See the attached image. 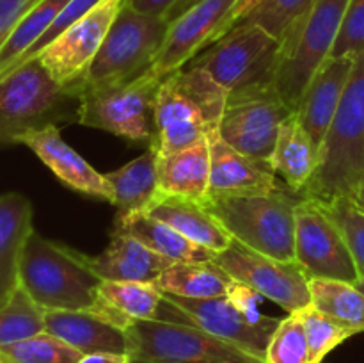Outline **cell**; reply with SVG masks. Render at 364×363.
<instances>
[{
  "label": "cell",
  "mask_w": 364,
  "mask_h": 363,
  "mask_svg": "<svg viewBox=\"0 0 364 363\" xmlns=\"http://www.w3.org/2000/svg\"><path fill=\"white\" fill-rule=\"evenodd\" d=\"M127 0H100L85 16L60 32L34 59L59 85L75 88L102 48Z\"/></svg>",
  "instance_id": "obj_14"
},
{
  "label": "cell",
  "mask_w": 364,
  "mask_h": 363,
  "mask_svg": "<svg viewBox=\"0 0 364 363\" xmlns=\"http://www.w3.org/2000/svg\"><path fill=\"white\" fill-rule=\"evenodd\" d=\"M233 278L213 260L210 262H174L155 281L164 294L187 299L224 298L230 292Z\"/></svg>",
  "instance_id": "obj_29"
},
{
  "label": "cell",
  "mask_w": 364,
  "mask_h": 363,
  "mask_svg": "<svg viewBox=\"0 0 364 363\" xmlns=\"http://www.w3.org/2000/svg\"><path fill=\"white\" fill-rule=\"evenodd\" d=\"M21 144L32 149L68 189L110 203V187L105 174L98 173L77 149L64 141L57 125L28 132L21 139Z\"/></svg>",
  "instance_id": "obj_18"
},
{
  "label": "cell",
  "mask_w": 364,
  "mask_h": 363,
  "mask_svg": "<svg viewBox=\"0 0 364 363\" xmlns=\"http://www.w3.org/2000/svg\"><path fill=\"white\" fill-rule=\"evenodd\" d=\"M352 285H354L355 288H359V290H361L363 294H364V276H359L358 280H355L354 283H352Z\"/></svg>",
  "instance_id": "obj_47"
},
{
  "label": "cell",
  "mask_w": 364,
  "mask_h": 363,
  "mask_svg": "<svg viewBox=\"0 0 364 363\" xmlns=\"http://www.w3.org/2000/svg\"><path fill=\"white\" fill-rule=\"evenodd\" d=\"M89 263L102 280L155 283L174 262L130 235L112 231L109 246L100 255L89 256Z\"/></svg>",
  "instance_id": "obj_21"
},
{
  "label": "cell",
  "mask_w": 364,
  "mask_h": 363,
  "mask_svg": "<svg viewBox=\"0 0 364 363\" xmlns=\"http://www.w3.org/2000/svg\"><path fill=\"white\" fill-rule=\"evenodd\" d=\"M297 315L301 317L302 326H304L311 363H322V359L333 349L343 344L347 338L359 333L354 327L347 326V324L340 322L334 317L327 315L326 312L316 308L313 302L306 306V308H302L301 312H297Z\"/></svg>",
  "instance_id": "obj_33"
},
{
  "label": "cell",
  "mask_w": 364,
  "mask_h": 363,
  "mask_svg": "<svg viewBox=\"0 0 364 363\" xmlns=\"http://www.w3.org/2000/svg\"><path fill=\"white\" fill-rule=\"evenodd\" d=\"M281 41L252 23H238L191 60L228 93L274 84Z\"/></svg>",
  "instance_id": "obj_10"
},
{
  "label": "cell",
  "mask_w": 364,
  "mask_h": 363,
  "mask_svg": "<svg viewBox=\"0 0 364 363\" xmlns=\"http://www.w3.org/2000/svg\"><path fill=\"white\" fill-rule=\"evenodd\" d=\"M32 226V205L20 192L0 196V308L20 288V256Z\"/></svg>",
  "instance_id": "obj_22"
},
{
  "label": "cell",
  "mask_w": 364,
  "mask_h": 363,
  "mask_svg": "<svg viewBox=\"0 0 364 363\" xmlns=\"http://www.w3.org/2000/svg\"><path fill=\"white\" fill-rule=\"evenodd\" d=\"M178 310L183 322L201 327L206 333L237 345L242 351L265 362L267 347L281 319L269 315H249L238 308L228 295L210 299H187L164 294Z\"/></svg>",
  "instance_id": "obj_15"
},
{
  "label": "cell",
  "mask_w": 364,
  "mask_h": 363,
  "mask_svg": "<svg viewBox=\"0 0 364 363\" xmlns=\"http://www.w3.org/2000/svg\"><path fill=\"white\" fill-rule=\"evenodd\" d=\"M36 2L38 0H0V50L6 45L18 21Z\"/></svg>",
  "instance_id": "obj_40"
},
{
  "label": "cell",
  "mask_w": 364,
  "mask_h": 363,
  "mask_svg": "<svg viewBox=\"0 0 364 363\" xmlns=\"http://www.w3.org/2000/svg\"><path fill=\"white\" fill-rule=\"evenodd\" d=\"M70 0H38L23 14L0 50V78L43 38Z\"/></svg>",
  "instance_id": "obj_30"
},
{
  "label": "cell",
  "mask_w": 364,
  "mask_h": 363,
  "mask_svg": "<svg viewBox=\"0 0 364 363\" xmlns=\"http://www.w3.org/2000/svg\"><path fill=\"white\" fill-rule=\"evenodd\" d=\"M77 363H130L128 354H112V352H98V354H85Z\"/></svg>",
  "instance_id": "obj_44"
},
{
  "label": "cell",
  "mask_w": 364,
  "mask_h": 363,
  "mask_svg": "<svg viewBox=\"0 0 364 363\" xmlns=\"http://www.w3.org/2000/svg\"><path fill=\"white\" fill-rule=\"evenodd\" d=\"M102 281L87 255L41 237L36 230L28 233L20 256V287L39 308L95 312Z\"/></svg>",
  "instance_id": "obj_2"
},
{
  "label": "cell",
  "mask_w": 364,
  "mask_h": 363,
  "mask_svg": "<svg viewBox=\"0 0 364 363\" xmlns=\"http://www.w3.org/2000/svg\"><path fill=\"white\" fill-rule=\"evenodd\" d=\"M146 214L169 224L174 230L203 246L210 251L220 253L231 244V235L220 226L219 221L205 209V205L194 199L169 196L160 192Z\"/></svg>",
  "instance_id": "obj_24"
},
{
  "label": "cell",
  "mask_w": 364,
  "mask_h": 363,
  "mask_svg": "<svg viewBox=\"0 0 364 363\" xmlns=\"http://www.w3.org/2000/svg\"><path fill=\"white\" fill-rule=\"evenodd\" d=\"M210 184V141L173 153H159V187L162 194L203 203Z\"/></svg>",
  "instance_id": "obj_25"
},
{
  "label": "cell",
  "mask_w": 364,
  "mask_h": 363,
  "mask_svg": "<svg viewBox=\"0 0 364 363\" xmlns=\"http://www.w3.org/2000/svg\"><path fill=\"white\" fill-rule=\"evenodd\" d=\"M354 64L355 57H329L313 75L295 110L302 128L318 148H322L323 139L336 116Z\"/></svg>",
  "instance_id": "obj_19"
},
{
  "label": "cell",
  "mask_w": 364,
  "mask_h": 363,
  "mask_svg": "<svg viewBox=\"0 0 364 363\" xmlns=\"http://www.w3.org/2000/svg\"><path fill=\"white\" fill-rule=\"evenodd\" d=\"M290 187L263 196L206 198L205 209L231 238L277 260H295V206Z\"/></svg>",
  "instance_id": "obj_5"
},
{
  "label": "cell",
  "mask_w": 364,
  "mask_h": 363,
  "mask_svg": "<svg viewBox=\"0 0 364 363\" xmlns=\"http://www.w3.org/2000/svg\"><path fill=\"white\" fill-rule=\"evenodd\" d=\"M347 198H350L352 203H354L359 210H363L364 212V177L361 178V182L355 185V189L347 196Z\"/></svg>",
  "instance_id": "obj_46"
},
{
  "label": "cell",
  "mask_w": 364,
  "mask_h": 363,
  "mask_svg": "<svg viewBox=\"0 0 364 363\" xmlns=\"http://www.w3.org/2000/svg\"><path fill=\"white\" fill-rule=\"evenodd\" d=\"M348 2L316 0L281 38L274 88L294 112L313 75L331 57Z\"/></svg>",
  "instance_id": "obj_6"
},
{
  "label": "cell",
  "mask_w": 364,
  "mask_h": 363,
  "mask_svg": "<svg viewBox=\"0 0 364 363\" xmlns=\"http://www.w3.org/2000/svg\"><path fill=\"white\" fill-rule=\"evenodd\" d=\"M78 93L59 85L38 59L0 78V149L21 144L28 132L77 121Z\"/></svg>",
  "instance_id": "obj_4"
},
{
  "label": "cell",
  "mask_w": 364,
  "mask_h": 363,
  "mask_svg": "<svg viewBox=\"0 0 364 363\" xmlns=\"http://www.w3.org/2000/svg\"><path fill=\"white\" fill-rule=\"evenodd\" d=\"M176 2L178 0H128V4H130L134 9L162 18L166 16L167 11H169Z\"/></svg>",
  "instance_id": "obj_42"
},
{
  "label": "cell",
  "mask_w": 364,
  "mask_h": 363,
  "mask_svg": "<svg viewBox=\"0 0 364 363\" xmlns=\"http://www.w3.org/2000/svg\"><path fill=\"white\" fill-rule=\"evenodd\" d=\"M105 178L110 187V203L116 209L114 221L146 212L160 194L159 152L148 148V152L119 169L105 173Z\"/></svg>",
  "instance_id": "obj_23"
},
{
  "label": "cell",
  "mask_w": 364,
  "mask_h": 363,
  "mask_svg": "<svg viewBox=\"0 0 364 363\" xmlns=\"http://www.w3.org/2000/svg\"><path fill=\"white\" fill-rule=\"evenodd\" d=\"M160 82L148 70L135 80L84 89L78 95L77 121L84 127L155 148V109Z\"/></svg>",
  "instance_id": "obj_8"
},
{
  "label": "cell",
  "mask_w": 364,
  "mask_h": 363,
  "mask_svg": "<svg viewBox=\"0 0 364 363\" xmlns=\"http://www.w3.org/2000/svg\"><path fill=\"white\" fill-rule=\"evenodd\" d=\"M228 93L212 75L187 64L167 75L156 93V142L164 153L180 152L219 134Z\"/></svg>",
  "instance_id": "obj_1"
},
{
  "label": "cell",
  "mask_w": 364,
  "mask_h": 363,
  "mask_svg": "<svg viewBox=\"0 0 364 363\" xmlns=\"http://www.w3.org/2000/svg\"><path fill=\"white\" fill-rule=\"evenodd\" d=\"M98 2H100V0H70V2L64 6V9L59 13V16H57L55 20H53V23L50 25L48 31L43 34V38L39 39V41L36 43V45L32 46V48L28 50V52L25 53L23 57H21V59L18 60V63L14 64V66L11 68L7 73H11L13 70L20 68L21 64H25V63H28V60L34 59V57L38 56V53L41 52V50L45 48L46 45H48V43H52L53 39H55L57 36L60 34V32L66 31V28L70 27V25H73L75 21L80 20L82 16H85V14H87L89 11H91L92 7H95ZM6 75H4V77H6Z\"/></svg>",
  "instance_id": "obj_39"
},
{
  "label": "cell",
  "mask_w": 364,
  "mask_h": 363,
  "mask_svg": "<svg viewBox=\"0 0 364 363\" xmlns=\"http://www.w3.org/2000/svg\"><path fill=\"white\" fill-rule=\"evenodd\" d=\"M167 31L166 18L141 13L127 0L91 66L71 89L80 95L89 88L139 78L155 64Z\"/></svg>",
  "instance_id": "obj_7"
},
{
  "label": "cell",
  "mask_w": 364,
  "mask_h": 363,
  "mask_svg": "<svg viewBox=\"0 0 364 363\" xmlns=\"http://www.w3.org/2000/svg\"><path fill=\"white\" fill-rule=\"evenodd\" d=\"M45 331L80 354H128L127 330L91 310L45 312Z\"/></svg>",
  "instance_id": "obj_20"
},
{
  "label": "cell",
  "mask_w": 364,
  "mask_h": 363,
  "mask_svg": "<svg viewBox=\"0 0 364 363\" xmlns=\"http://www.w3.org/2000/svg\"><path fill=\"white\" fill-rule=\"evenodd\" d=\"M82 356L46 331L0 347V363H77Z\"/></svg>",
  "instance_id": "obj_34"
},
{
  "label": "cell",
  "mask_w": 364,
  "mask_h": 363,
  "mask_svg": "<svg viewBox=\"0 0 364 363\" xmlns=\"http://www.w3.org/2000/svg\"><path fill=\"white\" fill-rule=\"evenodd\" d=\"M164 302V292L155 283L103 280L95 312L127 330L134 320L160 319Z\"/></svg>",
  "instance_id": "obj_26"
},
{
  "label": "cell",
  "mask_w": 364,
  "mask_h": 363,
  "mask_svg": "<svg viewBox=\"0 0 364 363\" xmlns=\"http://www.w3.org/2000/svg\"><path fill=\"white\" fill-rule=\"evenodd\" d=\"M295 260L311 278L354 283L359 278L340 226L315 199H299L295 206Z\"/></svg>",
  "instance_id": "obj_13"
},
{
  "label": "cell",
  "mask_w": 364,
  "mask_h": 363,
  "mask_svg": "<svg viewBox=\"0 0 364 363\" xmlns=\"http://www.w3.org/2000/svg\"><path fill=\"white\" fill-rule=\"evenodd\" d=\"M112 231H121V233L137 238L149 249L173 260V262H210L217 255L215 251L194 244L173 226L155 219L146 212L134 214L127 219L114 221Z\"/></svg>",
  "instance_id": "obj_28"
},
{
  "label": "cell",
  "mask_w": 364,
  "mask_h": 363,
  "mask_svg": "<svg viewBox=\"0 0 364 363\" xmlns=\"http://www.w3.org/2000/svg\"><path fill=\"white\" fill-rule=\"evenodd\" d=\"M364 53V0H350L341 18L331 57H355Z\"/></svg>",
  "instance_id": "obj_38"
},
{
  "label": "cell",
  "mask_w": 364,
  "mask_h": 363,
  "mask_svg": "<svg viewBox=\"0 0 364 363\" xmlns=\"http://www.w3.org/2000/svg\"><path fill=\"white\" fill-rule=\"evenodd\" d=\"M265 363H311L308 338L297 313L281 319L267 347Z\"/></svg>",
  "instance_id": "obj_36"
},
{
  "label": "cell",
  "mask_w": 364,
  "mask_h": 363,
  "mask_svg": "<svg viewBox=\"0 0 364 363\" xmlns=\"http://www.w3.org/2000/svg\"><path fill=\"white\" fill-rule=\"evenodd\" d=\"M45 331V310L39 308L23 288H18L0 308V347Z\"/></svg>",
  "instance_id": "obj_32"
},
{
  "label": "cell",
  "mask_w": 364,
  "mask_h": 363,
  "mask_svg": "<svg viewBox=\"0 0 364 363\" xmlns=\"http://www.w3.org/2000/svg\"><path fill=\"white\" fill-rule=\"evenodd\" d=\"M259 2H262V0H238V2L235 4L233 11H231V14H230V20H228V23H226V34L235 27V25L238 23V21L244 20V18L247 16V14L251 13V11L255 9Z\"/></svg>",
  "instance_id": "obj_43"
},
{
  "label": "cell",
  "mask_w": 364,
  "mask_h": 363,
  "mask_svg": "<svg viewBox=\"0 0 364 363\" xmlns=\"http://www.w3.org/2000/svg\"><path fill=\"white\" fill-rule=\"evenodd\" d=\"M322 206L333 217L334 223L340 226L355 267H358L359 276H364V212L359 210L347 196L322 203Z\"/></svg>",
  "instance_id": "obj_37"
},
{
  "label": "cell",
  "mask_w": 364,
  "mask_h": 363,
  "mask_svg": "<svg viewBox=\"0 0 364 363\" xmlns=\"http://www.w3.org/2000/svg\"><path fill=\"white\" fill-rule=\"evenodd\" d=\"M309 290H311V301L316 308L363 333L364 294L359 288L347 281L311 278Z\"/></svg>",
  "instance_id": "obj_31"
},
{
  "label": "cell",
  "mask_w": 364,
  "mask_h": 363,
  "mask_svg": "<svg viewBox=\"0 0 364 363\" xmlns=\"http://www.w3.org/2000/svg\"><path fill=\"white\" fill-rule=\"evenodd\" d=\"M364 177V53L355 59L338 112L320 148L315 174L299 198L327 203L345 198Z\"/></svg>",
  "instance_id": "obj_3"
},
{
  "label": "cell",
  "mask_w": 364,
  "mask_h": 363,
  "mask_svg": "<svg viewBox=\"0 0 364 363\" xmlns=\"http://www.w3.org/2000/svg\"><path fill=\"white\" fill-rule=\"evenodd\" d=\"M127 335L130 363H265L191 322L134 320Z\"/></svg>",
  "instance_id": "obj_9"
},
{
  "label": "cell",
  "mask_w": 364,
  "mask_h": 363,
  "mask_svg": "<svg viewBox=\"0 0 364 363\" xmlns=\"http://www.w3.org/2000/svg\"><path fill=\"white\" fill-rule=\"evenodd\" d=\"M238 0H201L169 23L166 41L149 70L164 80L187 66L198 53L226 34V23Z\"/></svg>",
  "instance_id": "obj_16"
},
{
  "label": "cell",
  "mask_w": 364,
  "mask_h": 363,
  "mask_svg": "<svg viewBox=\"0 0 364 363\" xmlns=\"http://www.w3.org/2000/svg\"><path fill=\"white\" fill-rule=\"evenodd\" d=\"M316 0H262L238 23H252L262 27L276 39L283 38L288 28L304 16ZM237 23V25H238Z\"/></svg>",
  "instance_id": "obj_35"
},
{
  "label": "cell",
  "mask_w": 364,
  "mask_h": 363,
  "mask_svg": "<svg viewBox=\"0 0 364 363\" xmlns=\"http://www.w3.org/2000/svg\"><path fill=\"white\" fill-rule=\"evenodd\" d=\"M199 2H201V0H178V2L174 4V6L171 7L169 11H167L166 16H164V18H166L167 23H171V21L176 20V18L181 16L185 11H188L191 7H194L196 4H199Z\"/></svg>",
  "instance_id": "obj_45"
},
{
  "label": "cell",
  "mask_w": 364,
  "mask_h": 363,
  "mask_svg": "<svg viewBox=\"0 0 364 363\" xmlns=\"http://www.w3.org/2000/svg\"><path fill=\"white\" fill-rule=\"evenodd\" d=\"M318 160L320 148L302 128L297 114L294 112L281 125L276 148L270 159L274 171L287 187L299 194L315 174Z\"/></svg>",
  "instance_id": "obj_27"
},
{
  "label": "cell",
  "mask_w": 364,
  "mask_h": 363,
  "mask_svg": "<svg viewBox=\"0 0 364 363\" xmlns=\"http://www.w3.org/2000/svg\"><path fill=\"white\" fill-rule=\"evenodd\" d=\"M213 262L235 281L247 285L262 298L270 299L288 313H297L311 305L309 276L297 260H277L231 241Z\"/></svg>",
  "instance_id": "obj_12"
},
{
  "label": "cell",
  "mask_w": 364,
  "mask_h": 363,
  "mask_svg": "<svg viewBox=\"0 0 364 363\" xmlns=\"http://www.w3.org/2000/svg\"><path fill=\"white\" fill-rule=\"evenodd\" d=\"M270 160L255 159L219 137L210 139V184L206 198L272 194L287 187Z\"/></svg>",
  "instance_id": "obj_17"
},
{
  "label": "cell",
  "mask_w": 364,
  "mask_h": 363,
  "mask_svg": "<svg viewBox=\"0 0 364 363\" xmlns=\"http://www.w3.org/2000/svg\"><path fill=\"white\" fill-rule=\"evenodd\" d=\"M228 298H230L238 308L244 310L245 313H249V315H262V312L258 310V301L262 295L256 290H252L251 287H247V285L233 280L230 292H228Z\"/></svg>",
  "instance_id": "obj_41"
},
{
  "label": "cell",
  "mask_w": 364,
  "mask_h": 363,
  "mask_svg": "<svg viewBox=\"0 0 364 363\" xmlns=\"http://www.w3.org/2000/svg\"><path fill=\"white\" fill-rule=\"evenodd\" d=\"M294 110L277 95L274 84L228 95L219 137L231 148L255 159L270 160L281 125Z\"/></svg>",
  "instance_id": "obj_11"
}]
</instances>
